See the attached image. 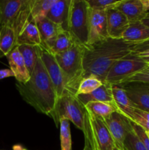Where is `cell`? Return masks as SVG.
I'll return each mask as SVG.
<instances>
[{
    "label": "cell",
    "instance_id": "cell-38",
    "mask_svg": "<svg viewBox=\"0 0 149 150\" xmlns=\"http://www.w3.org/2000/svg\"><path fill=\"white\" fill-rule=\"evenodd\" d=\"M141 22L143 23V24H145V26H148L149 27V13L148 12L147 14L145 15V16L143 18V19L141 21Z\"/></svg>",
    "mask_w": 149,
    "mask_h": 150
},
{
    "label": "cell",
    "instance_id": "cell-31",
    "mask_svg": "<svg viewBox=\"0 0 149 150\" xmlns=\"http://www.w3.org/2000/svg\"><path fill=\"white\" fill-rule=\"evenodd\" d=\"M124 149L125 150H147L138 136L133 131L130 132L126 137L124 141Z\"/></svg>",
    "mask_w": 149,
    "mask_h": 150
},
{
    "label": "cell",
    "instance_id": "cell-27",
    "mask_svg": "<svg viewBox=\"0 0 149 150\" xmlns=\"http://www.w3.org/2000/svg\"><path fill=\"white\" fill-rule=\"evenodd\" d=\"M18 48L23 57L28 71L29 72L30 75H32L39 57L37 45L23 44V45H18Z\"/></svg>",
    "mask_w": 149,
    "mask_h": 150
},
{
    "label": "cell",
    "instance_id": "cell-16",
    "mask_svg": "<svg viewBox=\"0 0 149 150\" xmlns=\"http://www.w3.org/2000/svg\"><path fill=\"white\" fill-rule=\"evenodd\" d=\"M89 113L91 115L93 130L101 150H113L115 147V142L104 120L99 117H93L89 111Z\"/></svg>",
    "mask_w": 149,
    "mask_h": 150
},
{
    "label": "cell",
    "instance_id": "cell-37",
    "mask_svg": "<svg viewBox=\"0 0 149 150\" xmlns=\"http://www.w3.org/2000/svg\"><path fill=\"white\" fill-rule=\"evenodd\" d=\"M9 77H14V74L10 69H1V70H0V80Z\"/></svg>",
    "mask_w": 149,
    "mask_h": 150
},
{
    "label": "cell",
    "instance_id": "cell-15",
    "mask_svg": "<svg viewBox=\"0 0 149 150\" xmlns=\"http://www.w3.org/2000/svg\"><path fill=\"white\" fill-rule=\"evenodd\" d=\"M112 85L103 83V84L100 87L96 89L91 93L87 94V95H78L77 97L84 106L88 103L90 102L105 103L111 104L113 106H115L121 114V111H119L116 104H115V100H114L112 92Z\"/></svg>",
    "mask_w": 149,
    "mask_h": 150
},
{
    "label": "cell",
    "instance_id": "cell-26",
    "mask_svg": "<svg viewBox=\"0 0 149 150\" xmlns=\"http://www.w3.org/2000/svg\"><path fill=\"white\" fill-rule=\"evenodd\" d=\"M85 108L93 116L105 120L114 112L119 113L118 110L109 103L101 102H90L88 103Z\"/></svg>",
    "mask_w": 149,
    "mask_h": 150
},
{
    "label": "cell",
    "instance_id": "cell-24",
    "mask_svg": "<svg viewBox=\"0 0 149 150\" xmlns=\"http://www.w3.org/2000/svg\"><path fill=\"white\" fill-rule=\"evenodd\" d=\"M83 133L84 136V146L83 150H101L93 130L91 115L86 108L84 120V130Z\"/></svg>",
    "mask_w": 149,
    "mask_h": 150
},
{
    "label": "cell",
    "instance_id": "cell-3",
    "mask_svg": "<svg viewBox=\"0 0 149 150\" xmlns=\"http://www.w3.org/2000/svg\"><path fill=\"white\" fill-rule=\"evenodd\" d=\"M84 48L83 45L74 42L69 50L54 55L62 71L65 89L75 95L84 78L83 62Z\"/></svg>",
    "mask_w": 149,
    "mask_h": 150
},
{
    "label": "cell",
    "instance_id": "cell-35",
    "mask_svg": "<svg viewBox=\"0 0 149 150\" xmlns=\"http://www.w3.org/2000/svg\"><path fill=\"white\" fill-rule=\"evenodd\" d=\"M131 54H132L134 56H135L137 58L140 59V60L144 62L145 63L149 64V48L148 49L144 50V51H140V52H137V53L131 52Z\"/></svg>",
    "mask_w": 149,
    "mask_h": 150
},
{
    "label": "cell",
    "instance_id": "cell-30",
    "mask_svg": "<svg viewBox=\"0 0 149 150\" xmlns=\"http://www.w3.org/2000/svg\"><path fill=\"white\" fill-rule=\"evenodd\" d=\"M130 121L140 126L145 132L149 131V112L134 108L130 117Z\"/></svg>",
    "mask_w": 149,
    "mask_h": 150
},
{
    "label": "cell",
    "instance_id": "cell-39",
    "mask_svg": "<svg viewBox=\"0 0 149 150\" xmlns=\"http://www.w3.org/2000/svg\"><path fill=\"white\" fill-rule=\"evenodd\" d=\"M143 7L146 12L149 11V0H141Z\"/></svg>",
    "mask_w": 149,
    "mask_h": 150
},
{
    "label": "cell",
    "instance_id": "cell-2",
    "mask_svg": "<svg viewBox=\"0 0 149 150\" xmlns=\"http://www.w3.org/2000/svg\"><path fill=\"white\" fill-rule=\"evenodd\" d=\"M15 87L26 103L38 113L54 120L58 99L53 85L40 57H38L30 80L24 84L16 82Z\"/></svg>",
    "mask_w": 149,
    "mask_h": 150
},
{
    "label": "cell",
    "instance_id": "cell-40",
    "mask_svg": "<svg viewBox=\"0 0 149 150\" xmlns=\"http://www.w3.org/2000/svg\"><path fill=\"white\" fill-rule=\"evenodd\" d=\"M13 150H28L27 149L24 148L22 145L20 144H15L14 146H13Z\"/></svg>",
    "mask_w": 149,
    "mask_h": 150
},
{
    "label": "cell",
    "instance_id": "cell-34",
    "mask_svg": "<svg viewBox=\"0 0 149 150\" xmlns=\"http://www.w3.org/2000/svg\"><path fill=\"white\" fill-rule=\"evenodd\" d=\"M132 127L134 133L137 134V136H138V138L141 141L142 143L144 144V146H145L147 150H149V139L147 136L145 131L143 128H141L140 126L134 124V123H132Z\"/></svg>",
    "mask_w": 149,
    "mask_h": 150
},
{
    "label": "cell",
    "instance_id": "cell-23",
    "mask_svg": "<svg viewBox=\"0 0 149 150\" xmlns=\"http://www.w3.org/2000/svg\"><path fill=\"white\" fill-rule=\"evenodd\" d=\"M36 24L42 44L52 40L61 29H64L61 25L51 21L47 18L37 22Z\"/></svg>",
    "mask_w": 149,
    "mask_h": 150
},
{
    "label": "cell",
    "instance_id": "cell-13",
    "mask_svg": "<svg viewBox=\"0 0 149 150\" xmlns=\"http://www.w3.org/2000/svg\"><path fill=\"white\" fill-rule=\"evenodd\" d=\"M10 70L13 71L17 82L26 83L31 79V75L28 71L24 60L19 51L18 46H15L11 52L7 56Z\"/></svg>",
    "mask_w": 149,
    "mask_h": 150
},
{
    "label": "cell",
    "instance_id": "cell-19",
    "mask_svg": "<svg viewBox=\"0 0 149 150\" xmlns=\"http://www.w3.org/2000/svg\"><path fill=\"white\" fill-rule=\"evenodd\" d=\"M74 40L68 31L61 29L54 39L45 44H42L53 54H59L70 49L74 44Z\"/></svg>",
    "mask_w": 149,
    "mask_h": 150
},
{
    "label": "cell",
    "instance_id": "cell-36",
    "mask_svg": "<svg viewBox=\"0 0 149 150\" xmlns=\"http://www.w3.org/2000/svg\"><path fill=\"white\" fill-rule=\"evenodd\" d=\"M149 48V40L144 41V42H140V43L135 44V45L133 48V53H137L143 51L144 50L148 49Z\"/></svg>",
    "mask_w": 149,
    "mask_h": 150
},
{
    "label": "cell",
    "instance_id": "cell-25",
    "mask_svg": "<svg viewBox=\"0 0 149 150\" xmlns=\"http://www.w3.org/2000/svg\"><path fill=\"white\" fill-rule=\"evenodd\" d=\"M56 0H32L31 16L35 23L45 18Z\"/></svg>",
    "mask_w": 149,
    "mask_h": 150
},
{
    "label": "cell",
    "instance_id": "cell-8",
    "mask_svg": "<svg viewBox=\"0 0 149 150\" xmlns=\"http://www.w3.org/2000/svg\"><path fill=\"white\" fill-rule=\"evenodd\" d=\"M103 120L113 139L115 146L120 150H124L126 137L128 133L133 131L132 122L118 112H114Z\"/></svg>",
    "mask_w": 149,
    "mask_h": 150
},
{
    "label": "cell",
    "instance_id": "cell-12",
    "mask_svg": "<svg viewBox=\"0 0 149 150\" xmlns=\"http://www.w3.org/2000/svg\"><path fill=\"white\" fill-rule=\"evenodd\" d=\"M26 2V0L0 1V28L5 25L13 26Z\"/></svg>",
    "mask_w": 149,
    "mask_h": 150
},
{
    "label": "cell",
    "instance_id": "cell-42",
    "mask_svg": "<svg viewBox=\"0 0 149 150\" xmlns=\"http://www.w3.org/2000/svg\"><path fill=\"white\" fill-rule=\"evenodd\" d=\"M113 150H120L119 149H118V148H117L116 147V146H115V148H114V149H113Z\"/></svg>",
    "mask_w": 149,
    "mask_h": 150
},
{
    "label": "cell",
    "instance_id": "cell-28",
    "mask_svg": "<svg viewBox=\"0 0 149 150\" xmlns=\"http://www.w3.org/2000/svg\"><path fill=\"white\" fill-rule=\"evenodd\" d=\"M102 84H103V82L102 81L99 80L96 76L91 75V76L84 78L81 81L77 92H76V95L78 96V95H87V94L91 93L92 92L100 87Z\"/></svg>",
    "mask_w": 149,
    "mask_h": 150
},
{
    "label": "cell",
    "instance_id": "cell-32",
    "mask_svg": "<svg viewBox=\"0 0 149 150\" xmlns=\"http://www.w3.org/2000/svg\"><path fill=\"white\" fill-rule=\"evenodd\" d=\"M145 83V84H149V64L144 69H143L140 71L134 73L129 78L126 79L121 84L124 85L128 84V83ZM118 85V86H120Z\"/></svg>",
    "mask_w": 149,
    "mask_h": 150
},
{
    "label": "cell",
    "instance_id": "cell-4",
    "mask_svg": "<svg viewBox=\"0 0 149 150\" xmlns=\"http://www.w3.org/2000/svg\"><path fill=\"white\" fill-rule=\"evenodd\" d=\"M89 7L86 0H71L67 30L74 42L87 46L89 38Z\"/></svg>",
    "mask_w": 149,
    "mask_h": 150
},
{
    "label": "cell",
    "instance_id": "cell-5",
    "mask_svg": "<svg viewBox=\"0 0 149 150\" xmlns=\"http://www.w3.org/2000/svg\"><path fill=\"white\" fill-rule=\"evenodd\" d=\"M86 108L75 94L65 89L62 96L57 100L53 122L56 126L59 125V120L66 119L74 125L82 132L84 130Z\"/></svg>",
    "mask_w": 149,
    "mask_h": 150
},
{
    "label": "cell",
    "instance_id": "cell-6",
    "mask_svg": "<svg viewBox=\"0 0 149 150\" xmlns=\"http://www.w3.org/2000/svg\"><path fill=\"white\" fill-rule=\"evenodd\" d=\"M148 65L132 54L117 60L107 74L104 83L110 85L121 84L126 79Z\"/></svg>",
    "mask_w": 149,
    "mask_h": 150
},
{
    "label": "cell",
    "instance_id": "cell-33",
    "mask_svg": "<svg viewBox=\"0 0 149 150\" xmlns=\"http://www.w3.org/2000/svg\"><path fill=\"white\" fill-rule=\"evenodd\" d=\"M89 7L92 10H108L114 8L118 1L116 0H86Z\"/></svg>",
    "mask_w": 149,
    "mask_h": 150
},
{
    "label": "cell",
    "instance_id": "cell-22",
    "mask_svg": "<svg viewBox=\"0 0 149 150\" xmlns=\"http://www.w3.org/2000/svg\"><path fill=\"white\" fill-rule=\"evenodd\" d=\"M16 35L12 26L5 25L0 28V57H7L16 46Z\"/></svg>",
    "mask_w": 149,
    "mask_h": 150
},
{
    "label": "cell",
    "instance_id": "cell-29",
    "mask_svg": "<svg viewBox=\"0 0 149 150\" xmlns=\"http://www.w3.org/2000/svg\"><path fill=\"white\" fill-rule=\"evenodd\" d=\"M59 126L61 150H72L70 122L66 119H61L59 120Z\"/></svg>",
    "mask_w": 149,
    "mask_h": 150
},
{
    "label": "cell",
    "instance_id": "cell-21",
    "mask_svg": "<svg viewBox=\"0 0 149 150\" xmlns=\"http://www.w3.org/2000/svg\"><path fill=\"white\" fill-rule=\"evenodd\" d=\"M39 45L42 44L37 26L34 21H30L22 29L16 38V46L20 45Z\"/></svg>",
    "mask_w": 149,
    "mask_h": 150
},
{
    "label": "cell",
    "instance_id": "cell-9",
    "mask_svg": "<svg viewBox=\"0 0 149 150\" xmlns=\"http://www.w3.org/2000/svg\"><path fill=\"white\" fill-rule=\"evenodd\" d=\"M107 10H89L88 45H92L109 38L107 27Z\"/></svg>",
    "mask_w": 149,
    "mask_h": 150
},
{
    "label": "cell",
    "instance_id": "cell-7",
    "mask_svg": "<svg viewBox=\"0 0 149 150\" xmlns=\"http://www.w3.org/2000/svg\"><path fill=\"white\" fill-rule=\"evenodd\" d=\"M37 48L39 57H40L46 69L48 76L54 86L57 95V99H59L65 90L62 71L56 60L54 54H53L42 44L37 45Z\"/></svg>",
    "mask_w": 149,
    "mask_h": 150
},
{
    "label": "cell",
    "instance_id": "cell-18",
    "mask_svg": "<svg viewBox=\"0 0 149 150\" xmlns=\"http://www.w3.org/2000/svg\"><path fill=\"white\" fill-rule=\"evenodd\" d=\"M70 1L71 0H56L46 17L51 21L61 25L65 30H67Z\"/></svg>",
    "mask_w": 149,
    "mask_h": 150
},
{
    "label": "cell",
    "instance_id": "cell-10",
    "mask_svg": "<svg viewBox=\"0 0 149 150\" xmlns=\"http://www.w3.org/2000/svg\"><path fill=\"white\" fill-rule=\"evenodd\" d=\"M136 108L149 112V84L132 83L120 85Z\"/></svg>",
    "mask_w": 149,
    "mask_h": 150
},
{
    "label": "cell",
    "instance_id": "cell-11",
    "mask_svg": "<svg viewBox=\"0 0 149 150\" xmlns=\"http://www.w3.org/2000/svg\"><path fill=\"white\" fill-rule=\"evenodd\" d=\"M106 13L108 36L112 39H121L129 21L125 15L115 8L109 9Z\"/></svg>",
    "mask_w": 149,
    "mask_h": 150
},
{
    "label": "cell",
    "instance_id": "cell-14",
    "mask_svg": "<svg viewBox=\"0 0 149 150\" xmlns=\"http://www.w3.org/2000/svg\"><path fill=\"white\" fill-rule=\"evenodd\" d=\"M114 8L125 15L129 23L141 21L148 13L141 0H120Z\"/></svg>",
    "mask_w": 149,
    "mask_h": 150
},
{
    "label": "cell",
    "instance_id": "cell-20",
    "mask_svg": "<svg viewBox=\"0 0 149 150\" xmlns=\"http://www.w3.org/2000/svg\"><path fill=\"white\" fill-rule=\"evenodd\" d=\"M112 92L114 100L119 111H121V114L130 120L131 113L136 106L130 100L126 91L121 86L112 85Z\"/></svg>",
    "mask_w": 149,
    "mask_h": 150
},
{
    "label": "cell",
    "instance_id": "cell-43",
    "mask_svg": "<svg viewBox=\"0 0 149 150\" xmlns=\"http://www.w3.org/2000/svg\"><path fill=\"white\" fill-rule=\"evenodd\" d=\"M124 150H125V149H124Z\"/></svg>",
    "mask_w": 149,
    "mask_h": 150
},
{
    "label": "cell",
    "instance_id": "cell-1",
    "mask_svg": "<svg viewBox=\"0 0 149 150\" xmlns=\"http://www.w3.org/2000/svg\"><path fill=\"white\" fill-rule=\"evenodd\" d=\"M134 45V43L123 39L109 38L94 45L85 46L83 60L84 78L92 75L104 83L112 64L129 55Z\"/></svg>",
    "mask_w": 149,
    "mask_h": 150
},
{
    "label": "cell",
    "instance_id": "cell-41",
    "mask_svg": "<svg viewBox=\"0 0 149 150\" xmlns=\"http://www.w3.org/2000/svg\"><path fill=\"white\" fill-rule=\"evenodd\" d=\"M145 133H146V134H147V136H148V139H149V131L145 132Z\"/></svg>",
    "mask_w": 149,
    "mask_h": 150
},
{
    "label": "cell",
    "instance_id": "cell-17",
    "mask_svg": "<svg viewBox=\"0 0 149 150\" xmlns=\"http://www.w3.org/2000/svg\"><path fill=\"white\" fill-rule=\"evenodd\" d=\"M121 39L134 44L144 42L149 40V27L143 24L141 21L129 23Z\"/></svg>",
    "mask_w": 149,
    "mask_h": 150
}]
</instances>
